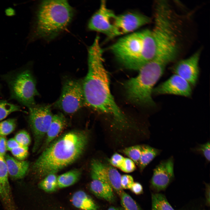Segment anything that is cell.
Listing matches in <instances>:
<instances>
[{"label": "cell", "instance_id": "1", "mask_svg": "<svg viewBox=\"0 0 210 210\" xmlns=\"http://www.w3.org/2000/svg\"><path fill=\"white\" fill-rule=\"evenodd\" d=\"M103 52L99 39L96 37L88 49V72L82 83L85 104L110 116L117 127L124 128L128 126L129 121L111 93Z\"/></svg>", "mask_w": 210, "mask_h": 210}, {"label": "cell", "instance_id": "2", "mask_svg": "<svg viewBox=\"0 0 210 210\" xmlns=\"http://www.w3.org/2000/svg\"><path fill=\"white\" fill-rule=\"evenodd\" d=\"M88 139V134L84 130L65 133L42 151L31 166L32 172L40 178L56 174L79 158L86 147Z\"/></svg>", "mask_w": 210, "mask_h": 210}, {"label": "cell", "instance_id": "3", "mask_svg": "<svg viewBox=\"0 0 210 210\" xmlns=\"http://www.w3.org/2000/svg\"><path fill=\"white\" fill-rule=\"evenodd\" d=\"M74 14V9L66 0L42 1L36 12L28 43L38 39H54L67 27Z\"/></svg>", "mask_w": 210, "mask_h": 210}, {"label": "cell", "instance_id": "4", "mask_svg": "<svg viewBox=\"0 0 210 210\" xmlns=\"http://www.w3.org/2000/svg\"><path fill=\"white\" fill-rule=\"evenodd\" d=\"M117 60L128 69L139 70L152 60L155 47L151 31L133 32L119 39L111 47Z\"/></svg>", "mask_w": 210, "mask_h": 210}, {"label": "cell", "instance_id": "5", "mask_svg": "<svg viewBox=\"0 0 210 210\" xmlns=\"http://www.w3.org/2000/svg\"><path fill=\"white\" fill-rule=\"evenodd\" d=\"M154 14V26L151 30L156 48L153 58L169 64L176 59L180 50L174 14L170 7L159 5L155 7Z\"/></svg>", "mask_w": 210, "mask_h": 210}, {"label": "cell", "instance_id": "6", "mask_svg": "<svg viewBox=\"0 0 210 210\" xmlns=\"http://www.w3.org/2000/svg\"><path fill=\"white\" fill-rule=\"evenodd\" d=\"M167 65L153 59L142 66L137 76L128 80L124 84L127 99L140 105L154 106L152 97L154 86L163 75Z\"/></svg>", "mask_w": 210, "mask_h": 210}, {"label": "cell", "instance_id": "7", "mask_svg": "<svg viewBox=\"0 0 210 210\" xmlns=\"http://www.w3.org/2000/svg\"><path fill=\"white\" fill-rule=\"evenodd\" d=\"M9 89L10 98L28 108L35 105V97L38 95L35 78L27 66L3 75Z\"/></svg>", "mask_w": 210, "mask_h": 210}, {"label": "cell", "instance_id": "8", "mask_svg": "<svg viewBox=\"0 0 210 210\" xmlns=\"http://www.w3.org/2000/svg\"><path fill=\"white\" fill-rule=\"evenodd\" d=\"M28 108V122L34 139L32 150L35 153L43 144L53 115L49 105L36 104Z\"/></svg>", "mask_w": 210, "mask_h": 210}, {"label": "cell", "instance_id": "9", "mask_svg": "<svg viewBox=\"0 0 210 210\" xmlns=\"http://www.w3.org/2000/svg\"><path fill=\"white\" fill-rule=\"evenodd\" d=\"M55 106L65 113H75L85 104L82 84L79 81L69 79L64 83L60 96Z\"/></svg>", "mask_w": 210, "mask_h": 210}, {"label": "cell", "instance_id": "10", "mask_svg": "<svg viewBox=\"0 0 210 210\" xmlns=\"http://www.w3.org/2000/svg\"><path fill=\"white\" fill-rule=\"evenodd\" d=\"M117 15L107 6L104 0L101 1L97 10L89 20L88 27L90 30L103 33L112 38Z\"/></svg>", "mask_w": 210, "mask_h": 210}, {"label": "cell", "instance_id": "11", "mask_svg": "<svg viewBox=\"0 0 210 210\" xmlns=\"http://www.w3.org/2000/svg\"><path fill=\"white\" fill-rule=\"evenodd\" d=\"M174 178L173 157L161 161L154 169L150 180V186L156 193L164 191Z\"/></svg>", "mask_w": 210, "mask_h": 210}, {"label": "cell", "instance_id": "12", "mask_svg": "<svg viewBox=\"0 0 210 210\" xmlns=\"http://www.w3.org/2000/svg\"><path fill=\"white\" fill-rule=\"evenodd\" d=\"M150 21L148 17L138 13L117 15L112 38L133 32Z\"/></svg>", "mask_w": 210, "mask_h": 210}, {"label": "cell", "instance_id": "13", "mask_svg": "<svg viewBox=\"0 0 210 210\" xmlns=\"http://www.w3.org/2000/svg\"><path fill=\"white\" fill-rule=\"evenodd\" d=\"M90 167L91 174L107 183L120 196L123 192L120 184L121 175L115 168L97 159L91 161Z\"/></svg>", "mask_w": 210, "mask_h": 210}, {"label": "cell", "instance_id": "14", "mask_svg": "<svg viewBox=\"0 0 210 210\" xmlns=\"http://www.w3.org/2000/svg\"><path fill=\"white\" fill-rule=\"evenodd\" d=\"M200 54V51L198 50L189 57L179 61L172 67L174 74L184 79L191 85H195L198 79Z\"/></svg>", "mask_w": 210, "mask_h": 210}, {"label": "cell", "instance_id": "15", "mask_svg": "<svg viewBox=\"0 0 210 210\" xmlns=\"http://www.w3.org/2000/svg\"><path fill=\"white\" fill-rule=\"evenodd\" d=\"M153 93L155 95L173 94L185 97L191 95V85L179 76L174 74L154 88Z\"/></svg>", "mask_w": 210, "mask_h": 210}, {"label": "cell", "instance_id": "16", "mask_svg": "<svg viewBox=\"0 0 210 210\" xmlns=\"http://www.w3.org/2000/svg\"><path fill=\"white\" fill-rule=\"evenodd\" d=\"M4 157L0 155V201L4 210H18L9 181Z\"/></svg>", "mask_w": 210, "mask_h": 210}, {"label": "cell", "instance_id": "17", "mask_svg": "<svg viewBox=\"0 0 210 210\" xmlns=\"http://www.w3.org/2000/svg\"><path fill=\"white\" fill-rule=\"evenodd\" d=\"M92 181L90 184V189L94 195L98 198L113 203L115 201L113 190L106 182L91 174Z\"/></svg>", "mask_w": 210, "mask_h": 210}, {"label": "cell", "instance_id": "18", "mask_svg": "<svg viewBox=\"0 0 210 210\" xmlns=\"http://www.w3.org/2000/svg\"><path fill=\"white\" fill-rule=\"evenodd\" d=\"M66 124V119L62 113L53 115L44 141L38 151H42L53 141L65 127Z\"/></svg>", "mask_w": 210, "mask_h": 210}, {"label": "cell", "instance_id": "19", "mask_svg": "<svg viewBox=\"0 0 210 210\" xmlns=\"http://www.w3.org/2000/svg\"><path fill=\"white\" fill-rule=\"evenodd\" d=\"M4 158L9 176L12 179H21L26 176L29 168L30 164L29 161L20 160L6 154Z\"/></svg>", "mask_w": 210, "mask_h": 210}, {"label": "cell", "instance_id": "20", "mask_svg": "<svg viewBox=\"0 0 210 210\" xmlns=\"http://www.w3.org/2000/svg\"><path fill=\"white\" fill-rule=\"evenodd\" d=\"M73 205L81 210H98V207L91 197L84 191L75 192L71 197Z\"/></svg>", "mask_w": 210, "mask_h": 210}, {"label": "cell", "instance_id": "21", "mask_svg": "<svg viewBox=\"0 0 210 210\" xmlns=\"http://www.w3.org/2000/svg\"><path fill=\"white\" fill-rule=\"evenodd\" d=\"M161 152V150L149 146L142 145L141 154L138 165L140 170L143 171Z\"/></svg>", "mask_w": 210, "mask_h": 210}, {"label": "cell", "instance_id": "22", "mask_svg": "<svg viewBox=\"0 0 210 210\" xmlns=\"http://www.w3.org/2000/svg\"><path fill=\"white\" fill-rule=\"evenodd\" d=\"M81 172L79 170L74 169L57 176L58 188H62L71 186L79 179Z\"/></svg>", "mask_w": 210, "mask_h": 210}, {"label": "cell", "instance_id": "23", "mask_svg": "<svg viewBox=\"0 0 210 210\" xmlns=\"http://www.w3.org/2000/svg\"><path fill=\"white\" fill-rule=\"evenodd\" d=\"M151 210H175L163 194L155 192L151 195Z\"/></svg>", "mask_w": 210, "mask_h": 210}, {"label": "cell", "instance_id": "24", "mask_svg": "<svg viewBox=\"0 0 210 210\" xmlns=\"http://www.w3.org/2000/svg\"><path fill=\"white\" fill-rule=\"evenodd\" d=\"M56 174L50 173L46 176L38 184L40 188L47 192L55 191L58 188Z\"/></svg>", "mask_w": 210, "mask_h": 210}, {"label": "cell", "instance_id": "25", "mask_svg": "<svg viewBox=\"0 0 210 210\" xmlns=\"http://www.w3.org/2000/svg\"><path fill=\"white\" fill-rule=\"evenodd\" d=\"M22 111L20 107L9 103L6 101L0 100V121L6 118L11 113Z\"/></svg>", "mask_w": 210, "mask_h": 210}, {"label": "cell", "instance_id": "26", "mask_svg": "<svg viewBox=\"0 0 210 210\" xmlns=\"http://www.w3.org/2000/svg\"><path fill=\"white\" fill-rule=\"evenodd\" d=\"M120 196L123 210H142L136 202L127 193L123 191Z\"/></svg>", "mask_w": 210, "mask_h": 210}, {"label": "cell", "instance_id": "27", "mask_svg": "<svg viewBox=\"0 0 210 210\" xmlns=\"http://www.w3.org/2000/svg\"><path fill=\"white\" fill-rule=\"evenodd\" d=\"M142 148V145H135L125 148L123 150V152L138 165Z\"/></svg>", "mask_w": 210, "mask_h": 210}, {"label": "cell", "instance_id": "28", "mask_svg": "<svg viewBox=\"0 0 210 210\" xmlns=\"http://www.w3.org/2000/svg\"><path fill=\"white\" fill-rule=\"evenodd\" d=\"M16 119H8L0 122V136H5L12 132L16 127Z\"/></svg>", "mask_w": 210, "mask_h": 210}, {"label": "cell", "instance_id": "29", "mask_svg": "<svg viewBox=\"0 0 210 210\" xmlns=\"http://www.w3.org/2000/svg\"><path fill=\"white\" fill-rule=\"evenodd\" d=\"M14 139L21 146L28 147L31 142L30 136L27 132L22 130L15 135Z\"/></svg>", "mask_w": 210, "mask_h": 210}, {"label": "cell", "instance_id": "30", "mask_svg": "<svg viewBox=\"0 0 210 210\" xmlns=\"http://www.w3.org/2000/svg\"><path fill=\"white\" fill-rule=\"evenodd\" d=\"M10 151L15 158L20 160H24L28 155V147L20 146Z\"/></svg>", "mask_w": 210, "mask_h": 210}, {"label": "cell", "instance_id": "31", "mask_svg": "<svg viewBox=\"0 0 210 210\" xmlns=\"http://www.w3.org/2000/svg\"><path fill=\"white\" fill-rule=\"evenodd\" d=\"M210 142H207L204 144L199 145L194 150L202 154L206 160L210 161Z\"/></svg>", "mask_w": 210, "mask_h": 210}, {"label": "cell", "instance_id": "32", "mask_svg": "<svg viewBox=\"0 0 210 210\" xmlns=\"http://www.w3.org/2000/svg\"><path fill=\"white\" fill-rule=\"evenodd\" d=\"M136 168V164L132 160L128 158H125L119 169L124 172L129 173L134 171Z\"/></svg>", "mask_w": 210, "mask_h": 210}, {"label": "cell", "instance_id": "33", "mask_svg": "<svg viewBox=\"0 0 210 210\" xmlns=\"http://www.w3.org/2000/svg\"><path fill=\"white\" fill-rule=\"evenodd\" d=\"M125 158L121 155L118 153H114L109 160L110 165L115 168L119 169Z\"/></svg>", "mask_w": 210, "mask_h": 210}, {"label": "cell", "instance_id": "34", "mask_svg": "<svg viewBox=\"0 0 210 210\" xmlns=\"http://www.w3.org/2000/svg\"><path fill=\"white\" fill-rule=\"evenodd\" d=\"M134 182L131 175L125 174L121 176L120 184L123 189H130Z\"/></svg>", "mask_w": 210, "mask_h": 210}, {"label": "cell", "instance_id": "35", "mask_svg": "<svg viewBox=\"0 0 210 210\" xmlns=\"http://www.w3.org/2000/svg\"><path fill=\"white\" fill-rule=\"evenodd\" d=\"M7 140L5 136H0V155L4 157L7 150Z\"/></svg>", "mask_w": 210, "mask_h": 210}, {"label": "cell", "instance_id": "36", "mask_svg": "<svg viewBox=\"0 0 210 210\" xmlns=\"http://www.w3.org/2000/svg\"><path fill=\"white\" fill-rule=\"evenodd\" d=\"M130 189L133 193L137 195H140L143 192L142 185L137 182H134Z\"/></svg>", "mask_w": 210, "mask_h": 210}, {"label": "cell", "instance_id": "37", "mask_svg": "<svg viewBox=\"0 0 210 210\" xmlns=\"http://www.w3.org/2000/svg\"><path fill=\"white\" fill-rule=\"evenodd\" d=\"M20 146H21L17 142L14 138L10 139L7 141V150L10 151L12 149Z\"/></svg>", "mask_w": 210, "mask_h": 210}, {"label": "cell", "instance_id": "38", "mask_svg": "<svg viewBox=\"0 0 210 210\" xmlns=\"http://www.w3.org/2000/svg\"><path fill=\"white\" fill-rule=\"evenodd\" d=\"M205 196L206 204L208 206L210 205V185L208 183H205Z\"/></svg>", "mask_w": 210, "mask_h": 210}, {"label": "cell", "instance_id": "39", "mask_svg": "<svg viewBox=\"0 0 210 210\" xmlns=\"http://www.w3.org/2000/svg\"><path fill=\"white\" fill-rule=\"evenodd\" d=\"M6 14L8 16H12L15 14V11L14 9L11 8H9L5 10Z\"/></svg>", "mask_w": 210, "mask_h": 210}, {"label": "cell", "instance_id": "40", "mask_svg": "<svg viewBox=\"0 0 210 210\" xmlns=\"http://www.w3.org/2000/svg\"><path fill=\"white\" fill-rule=\"evenodd\" d=\"M108 210H123L122 208L111 206L109 207Z\"/></svg>", "mask_w": 210, "mask_h": 210}]
</instances>
